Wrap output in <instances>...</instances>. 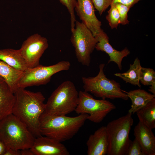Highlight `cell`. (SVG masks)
<instances>
[{"mask_svg":"<svg viewBox=\"0 0 155 155\" xmlns=\"http://www.w3.org/2000/svg\"><path fill=\"white\" fill-rule=\"evenodd\" d=\"M15 102L12 113L28 127L36 137L41 134L40 118L44 111L45 98L40 92L19 88L14 93Z\"/></svg>","mask_w":155,"mask_h":155,"instance_id":"6da1fadb","label":"cell"},{"mask_svg":"<svg viewBox=\"0 0 155 155\" xmlns=\"http://www.w3.org/2000/svg\"><path fill=\"white\" fill-rule=\"evenodd\" d=\"M88 116L83 113L69 117L50 115L44 111L40 118L41 134L61 142L69 140L78 133Z\"/></svg>","mask_w":155,"mask_h":155,"instance_id":"7a4b0ae2","label":"cell"},{"mask_svg":"<svg viewBox=\"0 0 155 155\" xmlns=\"http://www.w3.org/2000/svg\"><path fill=\"white\" fill-rule=\"evenodd\" d=\"M35 138L26 125L12 113L0 121V140L6 148H30Z\"/></svg>","mask_w":155,"mask_h":155,"instance_id":"3957f363","label":"cell"},{"mask_svg":"<svg viewBox=\"0 0 155 155\" xmlns=\"http://www.w3.org/2000/svg\"><path fill=\"white\" fill-rule=\"evenodd\" d=\"M78 92L74 84L67 80L53 92L45 104L44 112L50 115H66L75 111L78 105Z\"/></svg>","mask_w":155,"mask_h":155,"instance_id":"277c9868","label":"cell"},{"mask_svg":"<svg viewBox=\"0 0 155 155\" xmlns=\"http://www.w3.org/2000/svg\"><path fill=\"white\" fill-rule=\"evenodd\" d=\"M132 113L109 122L106 126L109 146L107 155H127L132 142L129 133L133 120Z\"/></svg>","mask_w":155,"mask_h":155,"instance_id":"5b68a950","label":"cell"},{"mask_svg":"<svg viewBox=\"0 0 155 155\" xmlns=\"http://www.w3.org/2000/svg\"><path fill=\"white\" fill-rule=\"evenodd\" d=\"M104 63L100 64L99 71L96 76L82 77L84 91L102 99L120 98L127 100L129 98L121 89L120 84L114 80L107 78L104 73Z\"/></svg>","mask_w":155,"mask_h":155,"instance_id":"8992f818","label":"cell"},{"mask_svg":"<svg viewBox=\"0 0 155 155\" xmlns=\"http://www.w3.org/2000/svg\"><path fill=\"white\" fill-rule=\"evenodd\" d=\"M75 27L71 32L70 41L74 48L76 58L82 65L89 66L90 55L97 42L91 31L82 22L76 20Z\"/></svg>","mask_w":155,"mask_h":155,"instance_id":"52a82bcc","label":"cell"},{"mask_svg":"<svg viewBox=\"0 0 155 155\" xmlns=\"http://www.w3.org/2000/svg\"><path fill=\"white\" fill-rule=\"evenodd\" d=\"M78 96V103L75 111L78 115L88 114V119L94 123L101 122L109 113L116 108L115 105L109 101L95 99L85 91H79Z\"/></svg>","mask_w":155,"mask_h":155,"instance_id":"ba28073f","label":"cell"},{"mask_svg":"<svg viewBox=\"0 0 155 155\" xmlns=\"http://www.w3.org/2000/svg\"><path fill=\"white\" fill-rule=\"evenodd\" d=\"M71 66L69 62L61 61L49 66L41 65L35 67L28 68L25 71L18 84L19 88L34 86L46 85L54 74L61 71L68 70Z\"/></svg>","mask_w":155,"mask_h":155,"instance_id":"9c48e42d","label":"cell"},{"mask_svg":"<svg viewBox=\"0 0 155 155\" xmlns=\"http://www.w3.org/2000/svg\"><path fill=\"white\" fill-rule=\"evenodd\" d=\"M48 46L47 39L37 33L30 36L23 42L19 49L28 68L40 65V58Z\"/></svg>","mask_w":155,"mask_h":155,"instance_id":"30bf717a","label":"cell"},{"mask_svg":"<svg viewBox=\"0 0 155 155\" xmlns=\"http://www.w3.org/2000/svg\"><path fill=\"white\" fill-rule=\"evenodd\" d=\"M76 1L75 10L77 15L95 37L102 29L101 22L96 16L92 0H76Z\"/></svg>","mask_w":155,"mask_h":155,"instance_id":"8fae6325","label":"cell"},{"mask_svg":"<svg viewBox=\"0 0 155 155\" xmlns=\"http://www.w3.org/2000/svg\"><path fill=\"white\" fill-rule=\"evenodd\" d=\"M30 149L34 155H69L66 147L61 142L46 136L36 137Z\"/></svg>","mask_w":155,"mask_h":155,"instance_id":"7c38bea8","label":"cell"},{"mask_svg":"<svg viewBox=\"0 0 155 155\" xmlns=\"http://www.w3.org/2000/svg\"><path fill=\"white\" fill-rule=\"evenodd\" d=\"M94 37L97 42L95 49L108 54L110 58L108 63L114 62L117 64L119 69L121 70L122 60L124 57L129 55L130 52L129 50L127 47L120 51L114 49L109 43L108 35L102 29Z\"/></svg>","mask_w":155,"mask_h":155,"instance_id":"4fadbf2b","label":"cell"},{"mask_svg":"<svg viewBox=\"0 0 155 155\" xmlns=\"http://www.w3.org/2000/svg\"><path fill=\"white\" fill-rule=\"evenodd\" d=\"M86 143L88 155H107L109 141L106 126L100 127L90 135Z\"/></svg>","mask_w":155,"mask_h":155,"instance_id":"5bb4252c","label":"cell"},{"mask_svg":"<svg viewBox=\"0 0 155 155\" xmlns=\"http://www.w3.org/2000/svg\"><path fill=\"white\" fill-rule=\"evenodd\" d=\"M134 131L135 138L145 155H155V137L152 130L139 121Z\"/></svg>","mask_w":155,"mask_h":155,"instance_id":"9a60e30c","label":"cell"},{"mask_svg":"<svg viewBox=\"0 0 155 155\" xmlns=\"http://www.w3.org/2000/svg\"><path fill=\"white\" fill-rule=\"evenodd\" d=\"M15 96L5 81L0 82V121L12 113Z\"/></svg>","mask_w":155,"mask_h":155,"instance_id":"2e32d148","label":"cell"},{"mask_svg":"<svg viewBox=\"0 0 155 155\" xmlns=\"http://www.w3.org/2000/svg\"><path fill=\"white\" fill-rule=\"evenodd\" d=\"M24 72L13 67L0 60V76L4 79L14 93L18 89V84Z\"/></svg>","mask_w":155,"mask_h":155,"instance_id":"e0dca14e","label":"cell"},{"mask_svg":"<svg viewBox=\"0 0 155 155\" xmlns=\"http://www.w3.org/2000/svg\"><path fill=\"white\" fill-rule=\"evenodd\" d=\"M0 60L20 71H24L28 68L19 49H0Z\"/></svg>","mask_w":155,"mask_h":155,"instance_id":"ac0fdd59","label":"cell"},{"mask_svg":"<svg viewBox=\"0 0 155 155\" xmlns=\"http://www.w3.org/2000/svg\"><path fill=\"white\" fill-rule=\"evenodd\" d=\"M123 91L131 101L132 104L128 112L132 114L136 113L155 97V95L149 93L146 90L140 89L128 92L124 90Z\"/></svg>","mask_w":155,"mask_h":155,"instance_id":"d6986e66","label":"cell"},{"mask_svg":"<svg viewBox=\"0 0 155 155\" xmlns=\"http://www.w3.org/2000/svg\"><path fill=\"white\" fill-rule=\"evenodd\" d=\"M136 113L140 122L152 130L155 128V98Z\"/></svg>","mask_w":155,"mask_h":155,"instance_id":"ffe728a7","label":"cell"},{"mask_svg":"<svg viewBox=\"0 0 155 155\" xmlns=\"http://www.w3.org/2000/svg\"><path fill=\"white\" fill-rule=\"evenodd\" d=\"M142 67L140 60L136 57L133 64H130V68L127 71L123 73H117L114 75L123 79L126 83L137 86L141 88L140 79Z\"/></svg>","mask_w":155,"mask_h":155,"instance_id":"44dd1931","label":"cell"},{"mask_svg":"<svg viewBox=\"0 0 155 155\" xmlns=\"http://www.w3.org/2000/svg\"><path fill=\"white\" fill-rule=\"evenodd\" d=\"M110 6L106 18L111 29H117L120 24L119 14L114 3H112Z\"/></svg>","mask_w":155,"mask_h":155,"instance_id":"7402d4cb","label":"cell"},{"mask_svg":"<svg viewBox=\"0 0 155 155\" xmlns=\"http://www.w3.org/2000/svg\"><path fill=\"white\" fill-rule=\"evenodd\" d=\"M140 82L145 86H150L155 83V72L151 68L142 67Z\"/></svg>","mask_w":155,"mask_h":155,"instance_id":"603a6c76","label":"cell"},{"mask_svg":"<svg viewBox=\"0 0 155 155\" xmlns=\"http://www.w3.org/2000/svg\"><path fill=\"white\" fill-rule=\"evenodd\" d=\"M60 2L67 9L70 15L71 30L72 32L74 30L76 21L75 14V8L76 4V0H59Z\"/></svg>","mask_w":155,"mask_h":155,"instance_id":"cb8c5ba5","label":"cell"},{"mask_svg":"<svg viewBox=\"0 0 155 155\" xmlns=\"http://www.w3.org/2000/svg\"><path fill=\"white\" fill-rule=\"evenodd\" d=\"M114 3L119 14L120 24L125 25L129 24V21L128 19L127 13L131 7L119 3Z\"/></svg>","mask_w":155,"mask_h":155,"instance_id":"d4e9b609","label":"cell"},{"mask_svg":"<svg viewBox=\"0 0 155 155\" xmlns=\"http://www.w3.org/2000/svg\"><path fill=\"white\" fill-rule=\"evenodd\" d=\"M94 8L98 11L100 15L105 11L112 3V0H92Z\"/></svg>","mask_w":155,"mask_h":155,"instance_id":"484cf974","label":"cell"},{"mask_svg":"<svg viewBox=\"0 0 155 155\" xmlns=\"http://www.w3.org/2000/svg\"><path fill=\"white\" fill-rule=\"evenodd\" d=\"M127 155H145L141 147L135 138L132 141L128 150Z\"/></svg>","mask_w":155,"mask_h":155,"instance_id":"4316f807","label":"cell"},{"mask_svg":"<svg viewBox=\"0 0 155 155\" xmlns=\"http://www.w3.org/2000/svg\"><path fill=\"white\" fill-rule=\"evenodd\" d=\"M141 0H112V3H119L132 7Z\"/></svg>","mask_w":155,"mask_h":155,"instance_id":"83f0119b","label":"cell"},{"mask_svg":"<svg viewBox=\"0 0 155 155\" xmlns=\"http://www.w3.org/2000/svg\"><path fill=\"white\" fill-rule=\"evenodd\" d=\"M3 155H21L20 150L6 148Z\"/></svg>","mask_w":155,"mask_h":155,"instance_id":"f1b7e54d","label":"cell"},{"mask_svg":"<svg viewBox=\"0 0 155 155\" xmlns=\"http://www.w3.org/2000/svg\"><path fill=\"white\" fill-rule=\"evenodd\" d=\"M21 155H34L30 148L20 150Z\"/></svg>","mask_w":155,"mask_h":155,"instance_id":"f546056e","label":"cell"},{"mask_svg":"<svg viewBox=\"0 0 155 155\" xmlns=\"http://www.w3.org/2000/svg\"><path fill=\"white\" fill-rule=\"evenodd\" d=\"M6 149V147L0 140V155H3Z\"/></svg>","mask_w":155,"mask_h":155,"instance_id":"4dcf8cb0","label":"cell"},{"mask_svg":"<svg viewBox=\"0 0 155 155\" xmlns=\"http://www.w3.org/2000/svg\"><path fill=\"white\" fill-rule=\"evenodd\" d=\"M150 86L148 91L151 92L152 94L155 95V83L153 84Z\"/></svg>","mask_w":155,"mask_h":155,"instance_id":"1f68e13d","label":"cell"},{"mask_svg":"<svg viewBox=\"0 0 155 155\" xmlns=\"http://www.w3.org/2000/svg\"><path fill=\"white\" fill-rule=\"evenodd\" d=\"M4 81H5L4 79L1 76H0V82H2Z\"/></svg>","mask_w":155,"mask_h":155,"instance_id":"d6a6232c","label":"cell"}]
</instances>
